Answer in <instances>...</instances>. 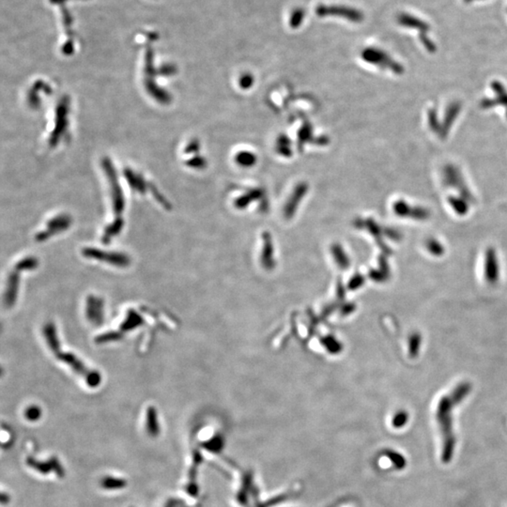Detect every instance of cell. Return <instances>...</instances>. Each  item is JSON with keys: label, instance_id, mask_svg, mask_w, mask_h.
Masks as SVG:
<instances>
[{"label": "cell", "instance_id": "1", "mask_svg": "<svg viewBox=\"0 0 507 507\" xmlns=\"http://www.w3.org/2000/svg\"><path fill=\"white\" fill-rule=\"evenodd\" d=\"M44 335L46 343L49 347L52 353L55 355L58 360L70 366L72 370L77 373L78 376L84 379L87 385L90 388L99 386L102 382V376L98 371L92 370L87 368L85 364L80 360L77 355L71 352H64L60 346L58 333L55 324L49 322L44 327Z\"/></svg>", "mask_w": 507, "mask_h": 507}, {"label": "cell", "instance_id": "2", "mask_svg": "<svg viewBox=\"0 0 507 507\" xmlns=\"http://www.w3.org/2000/svg\"><path fill=\"white\" fill-rule=\"evenodd\" d=\"M453 402L447 398H443L438 409V421L442 428L443 435V448L442 459L444 463H449L452 460L455 449V437L452 430V417L451 409Z\"/></svg>", "mask_w": 507, "mask_h": 507}, {"label": "cell", "instance_id": "3", "mask_svg": "<svg viewBox=\"0 0 507 507\" xmlns=\"http://www.w3.org/2000/svg\"><path fill=\"white\" fill-rule=\"evenodd\" d=\"M39 260L36 257L28 256L21 259L9 273L7 279L5 294H4V305L7 308H11L15 305L17 295L20 285V273L26 271H33L38 268Z\"/></svg>", "mask_w": 507, "mask_h": 507}, {"label": "cell", "instance_id": "4", "mask_svg": "<svg viewBox=\"0 0 507 507\" xmlns=\"http://www.w3.org/2000/svg\"><path fill=\"white\" fill-rule=\"evenodd\" d=\"M144 323V320L137 311L130 309L127 313L125 320L120 324V329L115 332L103 333L95 338V342L97 344L109 343L120 340L128 332L137 329Z\"/></svg>", "mask_w": 507, "mask_h": 507}, {"label": "cell", "instance_id": "5", "mask_svg": "<svg viewBox=\"0 0 507 507\" xmlns=\"http://www.w3.org/2000/svg\"><path fill=\"white\" fill-rule=\"evenodd\" d=\"M315 12L318 17H341L351 23L363 22L365 18L362 11L348 6L318 5Z\"/></svg>", "mask_w": 507, "mask_h": 507}, {"label": "cell", "instance_id": "6", "mask_svg": "<svg viewBox=\"0 0 507 507\" xmlns=\"http://www.w3.org/2000/svg\"><path fill=\"white\" fill-rule=\"evenodd\" d=\"M82 254L83 256L87 258L105 262L107 264L118 268L127 267L131 263L130 257L122 253L104 252L96 248H85L82 251Z\"/></svg>", "mask_w": 507, "mask_h": 507}, {"label": "cell", "instance_id": "7", "mask_svg": "<svg viewBox=\"0 0 507 507\" xmlns=\"http://www.w3.org/2000/svg\"><path fill=\"white\" fill-rule=\"evenodd\" d=\"M86 315L93 325H101L104 322V301L100 297L89 295L87 299Z\"/></svg>", "mask_w": 507, "mask_h": 507}, {"label": "cell", "instance_id": "8", "mask_svg": "<svg viewBox=\"0 0 507 507\" xmlns=\"http://www.w3.org/2000/svg\"><path fill=\"white\" fill-rule=\"evenodd\" d=\"M398 23L404 28H414L418 30L420 32V38L426 36V33L429 32L430 30L428 24L409 13H400L398 16Z\"/></svg>", "mask_w": 507, "mask_h": 507}, {"label": "cell", "instance_id": "9", "mask_svg": "<svg viewBox=\"0 0 507 507\" xmlns=\"http://www.w3.org/2000/svg\"><path fill=\"white\" fill-rule=\"evenodd\" d=\"M362 58L364 60H366V62L374 63L375 65L382 66V67L385 65L389 67L396 65V63H393L392 60H390L384 52L377 48H366V50H364L362 53Z\"/></svg>", "mask_w": 507, "mask_h": 507}, {"label": "cell", "instance_id": "10", "mask_svg": "<svg viewBox=\"0 0 507 507\" xmlns=\"http://www.w3.org/2000/svg\"><path fill=\"white\" fill-rule=\"evenodd\" d=\"M147 433L151 436L156 437L160 433L157 411L154 407H148L147 410V421H146Z\"/></svg>", "mask_w": 507, "mask_h": 507}, {"label": "cell", "instance_id": "11", "mask_svg": "<svg viewBox=\"0 0 507 507\" xmlns=\"http://www.w3.org/2000/svg\"><path fill=\"white\" fill-rule=\"evenodd\" d=\"M306 190H307V185L306 183H301L300 185L297 186L294 194L289 198V201L287 204V214H290L292 212H294L295 209L300 203L302 198L306 195Z\"/></svg>", "mask_w": 507, "mask_h": 507}, {"label": "cell", "instance_id": "12", "mask_svg": "<svg viewBox=\"0 0 507 507\" xmlns=\"http://www.w3.org/2000/svg\"><path fill=\"white\" fill-rule=\"evenodd\" d=\"M305 15H306V11L304 9H302V8L295 9L294 11H292V13L290 14V18H289L290 28H294V29L300 28L301 25L304 22Z\"/></svg>", "mask_w": 507, "mask_h": 507}, {"label": "cell", "instance_id": "13", "mask_svg": "<svg viewBox=\"0 0 507 507\" xmlns=\"http://www.w3.org/2000/svg\"><path fill=\"white\" fill-rule=\"evenodd\" d=\"M125 481L114 477H105L102 481V486L106 490H120L125 486Z\"/></svg>", "mask_w": 507, "mask_h": 507}, {"label": "cell", "instance_id": "14", "mask_svg": "<svg viewBox=\"0 0 507 507\" xmlns=\"http://www.w3.org/2000/svg\"><path fill=\"white\" fill-rule=\"evenodd\" d=\"M256 160V156L253 153H247V152L238 153L236 157L237 163L242 166H251L255 164Z\"/></svg>", "mask_w": 507, "mask_h": 507}, {"label": "cell", "instance_id": "15", "mask_svg": "<svg viewBox=\"0 0 507 507\" xmlns=\"http://www.w3.org/2000/svg\"><path fill=\"white\" fill-rule=\"evenodd\" d=\"M41 416H42V409L36 405H31L25 410V417L27 420L30 422L38 421L41 418Z\"/></svg>", "mask_w": 507, "mask_h": 507}, {"label": "cell", "instance_id": "16", "mask_svg": "<svg viewBox=\"0 0 507 507\" xmlns=\"http://www.w3.org/2000/svg\"><path fill=\"white\" fill-rule=\"evenodd\" d=\"M389 458L390 459L393 460V464L399 468V469H402L405 466H406V461H405V458L400 455V454H398V453L390 452L389 453Z\"/></svg>", "mask_w": 507, "mask_h": 507}, {"label": "cell", "instance_id": "17", "mask_svg": "<svg viewBox=\"0 0 507 507\" xmlns=\"http://www.w3.org/2000/svg\"><path fill=\"white\" fill-rule=\"evenodd\" d=\"M407 421H408V415L405 412H400L396 416L393 420V425L396 427H401L407 423Z\"/></svg>", "mask_w": 507, "mask_h": 507}, {"label": "cell", "instance_id": "18", "mask_svg": "<svg viewBox=\"0 0 507 507\" xmlns=\"http://www.w3.org/2000/svg\"><path fill=\"white\" fill-rule=\"evenodd\" d=\"M253 82H254V79H253L251 74H249V73L240 77V86L243 88H248V87H251Z\"/></svg>", "mask_w": 507, "mask_h": 507}]
</instances>
